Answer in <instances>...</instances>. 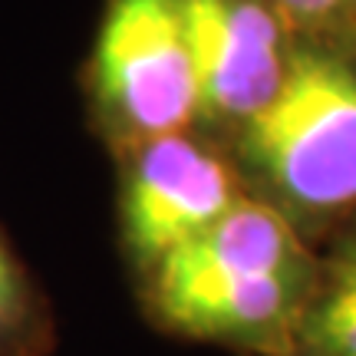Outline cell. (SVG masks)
I'll list each match as a JSON object with an SVG mask.
<instances>
[{
  "mask_svg": "<svg viewBox=\"0 0 356 356\" xmlns=\"http://www.w3.org/2000/svg\"><path fill=\"white\" fill-rule=\"evenodd\" d=\"M47 314L33 280L0 231V356H40Z\"/></svg>",
  "mask_w": 356,
  "mask_h": 356,
  "instance_id": "cell-7",
  "label": "cell"
},
{
  "mask_svg": "<svg viewBox=\"0 0 356 356\" xmlns=\"http://www.w3.org/2000/svg\"><path fill=\"white\" fill-rule=\"evenodd\" d=\"M297 254L287 221L254 202H234L204 231L155 264V277H251L287 274Z\"/></svg>",
  "mask_w": 356,
  "mask_h": 356,
  "instance_id": "cell-5",
  "label": "cell"
},
{
  "mask_svg": "<svg viewBox=\"0 0 356 356\" xmlns=\"http://www.w3.org/2000/svg\"><path fill=\"white\" fill-rule=\"evenodd\" d=\"M248 152L293 202H356V76L320 56H293L274 96L248 115Z\"/></svg>",
  "mask_w": 356,
  "mask_h": 356,
  "instance_id": "cell-1",
  "label": "cell"
},
{
  "mask_svg": "<svg viewBox=\"0 0 356 356\" xmlns=\"http://www.w3.org/2000/svg\"><path fill=\"white\" fill-rule=\"evenodd\" d=\"M350 274H353V277H356V261H353V264H350Z\"/></svg>",
  "mask_w": 356,
  "mask_h": 356,
  "instance_id": "cell-10",
  "label": "cell"
},
{
  "mask_svg": "<svg viewBox=\"0 0 356 356\" xmlns=\"http://www.w3.org/2000/svg\"><path fill=\"white\" fill-rule=\"evenodd\" d=\"M89 92L106 126L178 136L198 109L178 0H109L89 56Z\"/></svg>",
  "mask_w": 356,
  "mask_h": 356,
  "instance_id": "cell-2",
  "label": "cell"
},
{
  "mask_svg": "<svg viewBox=\"0 0 356 356\" xmlns=\"http://www.w3.org/2000/svg\"><path fill=\"white\" fill-rule=\"evenodd\" d=\"M155 307L175 330L231 337L270 330L291 307V274L155 277Z\"/></svg>",
  "mask_w": 356,
  "mask_h": 356,
  "instance_id": "cell-6",
  "label": "cell"
},
{
  "mask_svg": "<svg viewBox=\"0 0 356 356\" xmlns=\"http://www.w3.org/2000/svg\"><path fill=\"white\" fill-rule=\"evenodd\" d=\"M191 56L195 102L211 113L254 115L264 106L284 63L277 24L244 0H178Z\"/></svg>",
  "mask_w": 356,
  "mask_h": 356,
  "instance_id": "cell-4",
  "label": "cell"
},
{
  "mask_svg": "<svg viewBox=\"0 0 356 356\" xmlns=\"http://www.w3.org/2000/svg\"><path fill=\"white\" fill-rule=\"evenodd\" d=\"M280 3L297 20H317V17H327L330 10H337L343 0H280Z\"/></svg>",
  "mask_w": 356,
  "mask_h": 356,
  "instance_id": "cell-9",
  "label": "cell"
},
{
  "mask_svg": "<svg viewBox=\"0 0 356 356\" xmlns=\"http://www.w3.org/2000/svg\"><path fill=\"white\" fill-rule=\"evenodd\" d=\"M231 204L234 188L221 162L181 136H159L129 165L119 202L122 238L139 264H159Z\"/></svg>",
  "mask_w": 356,
  "mask_h": 356,
  "instance_id": "cell-3",
  "label": "cell"
},
{
  "mask_svg": "<svg viewBox=\"0 0 356 356\" xmlns=\"http://www.w3.org/2000/svg\"><path fill=\"white\" fill-rule=\"evenodd\" d=\"M320 333L340 356H356V277L350 270L320 314Z\"/></svg>",
  "mask_w": 356,
  "mask_h": 356,
  "instance_id": "cell-8",
  "label": "cell"
}]
</instances>
